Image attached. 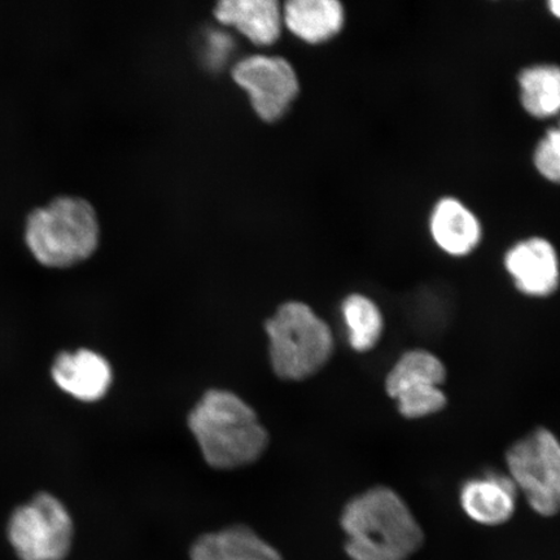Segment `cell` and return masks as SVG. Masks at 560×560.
I'll list each match as a JSON object with an SVG mask.
<instances>
[{
  "mask_svg": "<svg viewBox=\"0 0 560 560\" xmlns=\"http://www.w3.org/2000/svg\"><path fill=\"white\" fill-rule=\"evenodd\" d=\"M214 15L258 46L272 45L280 35L282 13L276 0H225L217 4Z\"/></svg>",
  "mask_w": 560,
  "mask_h": 560,
  "instance_id": "cell-13",
  "label": "cell"
},
{
  "mask_svg": "<svg viewBox=\"0 0 560 560\" xmlns=\"http://www.w3.org/2000/svg\"><path fill=\"white\" fill-rule=\"evenodd\" d=\"M272 370L283 381H305L330 361L334 336L312 307L290 301L266 322Z\"/></svg>",
  "mask_w": 560,
  "mask_h": 560,
  "instance_id": "cell-4",
  "label": "cell"
},
{
  "mask_svg": "<svg viewBox=\"0 0 560 560\" xmlns=\"http://www.w3.org/2000/svg\"><path fill=\"white\" fill-rule=\"evenodd\" d=\"M191 560H283L276 548L247 525H231L201 536L190 550Z\"/></svg>",
  "mask_w": 560,
  "mask_h": 560,
  "instance_id": "cell-12",
  "label": "cell"
},
{
  "mask_svg": "<svg viewBox=\"0 0 560 560\" xmlns=\"http://www.w3.org/2000/svg\"><path fill=\"white\" fill-rule=\"evenodd\" d=\"M51 375L61 390L82 402L102 400L114 381L109 362L90 349L60 353L52 363Z\"/></svg>",
  "mask_w": 560,
  "mask_h": 560,
  "instance_id": "cell-9",
  "label": "cell"
},
{
  "mask_svg": "<svg viewBox=\"0 0 560 560\" xmlns=\"http://www.w3.org/2000/svg\"><path fill=\"white\" fill-rule=\"evenodd\" d=\"M72 516L52 494L39 493L12 514L9 538L21 560H62L73 541Z\"/></svg>",
  "mask_w": 560,
  "mask_h": 560,
  "instance_id": "cell-6",
  "label": "cell"
},
{
  "mask_svg": "<svg viewBox=\"0 0 560 560\" xmlns=\"http://www.w3.org/2000/svg\"><path fill=\"white\" fill-rule=\"evenodd\" d=\"M340 522L352 560H408L424 542L417 517L388 487L355 495L342 510Z\"/></svg>",
  "mask_w": 560,
  "mask_h": 560,
  "instance_id": "cell-1",
  "label": "cell"
},
{
  "mask_svg": "<svg viewBox=\"0 0 560 560\" xmlns=\"http://www.w3.org/2000/svg\"><path fill=\"white\" fill-rule=\"evenodd\" d=\"M202 457L217 470L254 464L269 444V433L250 406L233 392L208 390L188 417Z\"/></svg>",
  "mask_w": 560,
  "mask_h": 560,
  "instance_id": "cell-2",
  "label": "cell"
},
{
  "mask_svg": "<svg viewBox=\"0 0 560 560\" xmlns=\"http://www.w3.org/2000/svg\"><path fill=\"white\" fill-rule=\"evenodd\" d=\"M503 264L516 290L529 298H549L560 285L557 248L542 236L516 242L506 250Z\"/></svg>",
  "mask_w": 560,
  "mask_h": 560,
  "instance_id": "cell-8",
  "label": "cell"
},
{
  "mask_svg": "<svg viewBox=\"0 0 560 560\" xmlns=\"http://www.w3.org/2000/svg\"><path fill=\"white\" fill-rule=\"evenodd\" d=\"M233 79L250 97L264 121L279 120L299 93V81L289 61L278 56L255 55L237 62Z\"/></svg>",
  "mask_w": 560,
  "mask_h": 560,
  "instance_id": "cell-7",
  "label": "cell"
},
{
  "mask_svg": "<svg viewBox=\"0 0 560 560\" xmlns=\"http://www.w3.org/2000/svg\"><path fill=\"white\" fill-rule=\"evenodd\" d=\"M287 27L307 44L330 40L345 26V7L338 0H291L284 7Z\"/></svg>",
  "mask_w": 560,
  "mask_h": 560,
  "instance_id": "cell-14",
  "label": "cell"
},
{
  "mask_svg": "<svg viewBox=\"0 0 560 560\" xmlns=\"http://www.w3.org/2000/svg\"><path fill=\"white\" fill-rule=\"evenodd\" d=\"M517 489L510 476L488 474L468 480L462 487L459 501L471 521L488 527L508 523L516 509Z\"/></svg>",
  "mask_w": 560,
  "mask_h": 560,
  "instance_id": "cell-11",
  "label": "cell"
},
{
  "mask_svg": "<svg viewBox=\"0 0 560 560\" xmlns=\"http://www.w3.org/2000/svg\"><path fill=\"white\" fill-rule=\"evenodd\" d=\"M522 107L537 120L560 115V67L535 65L524 68L517 77Z\"/></svg>",
  "mask_w": 560,
  "mask_h": 560,
  "instance_id": "cell-16",
  "label": "cell"
},
{
  "mask_svg": "<svg viewBox=\"0 0 560 560\" xmlns=\"http://www.w3.org/2000/svg\"><path fill=\"white\" fill-rule=\"evenodd\" d=\"M341 312L350 347L360 353L374 349L384 331L383 314L375 301L361 293H352L342 301Z\"/></svg>",
  "mask_w": 560,
  "mask_h": 560,
  "instance_id": "cell-17",
  "label": "cell"
},
{
  "mask_svg": "<svg viewBox=\"0 0 560 560\" xmlns=\"http://www.w3.org/2000/svg\"><path fill=\"white\" fill-rule=\"evenodd\" d=\"M535 170L550 184L560 185V121L546 130L534 152Z\"/></svg>",
  "mask_w": 560,
  "mask_h": 560,
  "instance_id": "cell-18",
  "label": "cell"
},
{
  "mask_svg": "<svg viewBox=\"0 0 560 560\" xmlns=\"http://www.w3.org/2000/svg\"><path fill=\"white\" fill-rule=\"evenodd\" d=\"M446 369L438 355L424 349H412L397 360L385 377V390L390 398L404 392L441 387Z\"/></svg>",
  "mask_w": 560,
  "mask_h": 560,
  "instance_id": "cell-15",
  "label": "cell"
},
{
  "mask_svg": "<svg viewBox=\"0 0 560 560\" xmlns=\"http://www.w3.org/2000/svg\"><path fill=\"white\" fill-rule=\"evenodd\" d=\"M510 479L538 515L560 513V441L549 430L536 429L510 446Z\"/></svg>",
  "mask_w": 560,
  "mask_h": 560,
  "instance_id": "cell-5",
  "label": "cell"
},
{
  "mask_svg": "<svg viewBox=\"0 0 560 560\" xmlns=\"http://www.w3.org/2000/svg\"><path fill=\"white\" fill-rule=\"evenodd\" d=\"M429 230L436 247L451 257L471 255L482 241L479 217L464 201L453 196H444L433 206Z\"/></svg>",
  "mask_w": 560,
  "mask_h": 560,
  "instance_id": "cell-10",
  "label": "cell"
},
{
  "mask_svg": "<svg viewBox=\"0 0 560 560\" xmlns=\"http://www.w3.org/2000/svg\"><path fill=\"white\" fill-rule=\"evenodd\" d=\"M100 221L93 206L79 196H58L35 208L25 222V243L47 268L65 269L94 254L100 244Z\"/></svg>",
  "mask_w": 560,
  "mask_h": 560,
  "instance_id": "cell-3",
  "label": "cell"
},
{
  "mask_svg": "<svg viewBox=\"0 0 560 560\" xmlns=\"http://www.w3.org/2000/svg\"><path fill=\"white\" fill-rule=\"evenodd\" d=\"M548 11L552 18L560 21V0H551L548 3Z\"/></svg>",
  "mask_w": 560,
  "mask_h": 560,
  "instance_id": "cell-19",
  "label": "cell"
}]
</instances>
